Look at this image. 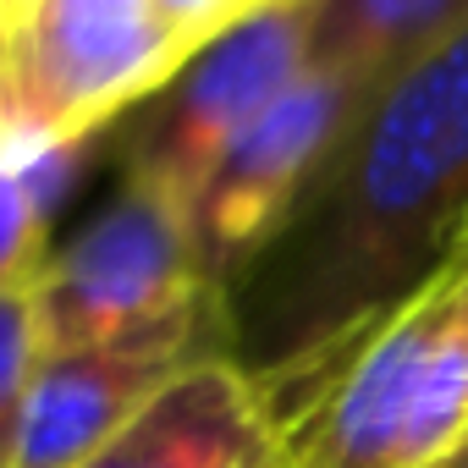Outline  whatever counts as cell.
Masks as SVG:
<instances>
[{
  "mask_svg": "<svg viewBox=\"0 0 468 468\" xmlns=\"http://www.w3.org/2000/svg\"><path fill=\"white\" fill-rule=\"evenodd\" d=\"M72 154H50L39 165H0V287H34V276L50 260L45 226L50 204L72 171Z\"/></svg>",
  "mask_w": 468,
  "mask_h": 468,
  "instance_id": "cell-10",
  "label": "cell"
},
{
  "mask_svg": "<svg viewBox=\"0 0 468 468\" xmlns=\"http://www.w3.org/2000/svg\"><path fill=\"white\" fill-rule=\"evenodd\" d=\"M441 468H468V435H463V446H457V452H452V457H446Z\"/></svg>",
  "mask_w": 468,
  "mask_h": 468,
  "instance_id": "cell-14",
  "label": "cell"
},
{
  "mask_svg": "<svg viewBox=\"0 0 468 468\" xmlns=\"http://www.w3.org/2000/svg\"><path fill=\"white\" fill-rule=\"evenodd\" d=\"M468 254V28L369 94L287 220L220 287V353L265 408Z\"/></svg>",
  "mask_w": 468,
  "mask_h": 468,
  "instance_id": "cell-1",
  "label": "cell"
},
{
  "mask_svg": "<svg viewBox=\"0 0 468 468\" xmlns=\"http://www.w3.org/2000/svg\"><path fill=\"white\" fill-rule=\"evenodd\" d=\"M287 468H441L468 435V314L452 276L271 402Z\"/></svg>",
  "mask_w": 468,
  "mask_h": 468,
  "instance_id": "cell-2",
  "label": "cell"
},
{
  "mask_svg": "<svg viewBox=\"0 0 468 468\" xmlns=\"http://www.w3.org/2000/svg\"><path fill=\"white\" fill-rule=\"evenodd\" d=\"M154 12L165 17V28L193 50H204L209 39L231 34L243 17H249V0H154Z\"/></svg>",
  "mask_w": 468,
  "mask_h": 468,
  "instance_id": "cell-12",
  "label": "cell"
},
{
  "mask_svg": "<svg viewBox=\"0 0 468 468\" xmlns=\"http://www.w3.org/2000/svg\"><path fill=\"white\" fill-rule=\"evenodd\" d=\"M220 298L204 276L187 209L154 182L122 176L116 198L34 276L39 347L72 353L154 331Z\"/></svg>",
  "mask_w": 468,
  "mask_h": 468,
  "instance_id": "cell-4",
  "label": "cell"
},
{
  "mask_svg": "<svg viewBox=\"0 0 468 468\" xmlns=\"http://www.w3.org/2000/svg\"><path fill=\"white\" fill-rule=\"evenodd\" d=\"M220 353V298L100 347L45 353L28 386L17 468H83L94 463L182 369Z\"/></svg>",
  "mask_w": 468,
  "mask_h": 468,
  "instance_id": "cell-7",
  "label": "cell"
},
{
  "mask_svg": "<svg viewBox=\"0 0 468 468\" xmlns=\"http://www.w3.org/2000/svg\"><path fill=\"white\" fill-rule=\"evenodd\" d=\"M364 105L369 89L303 67V78L204 176V187L187 204V220L215 292L287 220V209L298 204V193L309 187V176L325 165V154L358 122Z\"/></svg>",
  "mask_w": 468,
  "mask_h": 468,
  "instance_id": "cell-6",
  "label": "cell"
},
{
  "mask_svg": "<svg viewBox=\"0 0 468 468\" xmlns=\"http://www.w3.org/2000/svg\"><path fill=\"white\" fill-rule=\"evenodd\" d=\"M303 0L243 17L116 122L122 176L154 182L187 209L226 149L303 78Z\"/></svg>",
  "mask_w": 468,
  "mask_h": 468,
  "instance_id": "cell-5",
  "label": "cell"
},
{
  "mask_svg": "<svg viewBox=\"0 0 468 468\" xmlns=\"http://www.w3.org/2000/svg\"><path fill=\"white\" fill-rule=\"evenodd\" d=\"M83 468H287L260 386L226 358L182 369Z\"/></svg>",
  "mask_w": 468,
  "mask_h": 468,
  "instance_id": "cell-8",
  "label": "cell"
},
{
  "mask_svg": "<svg viewBox=\"0 0 468 468\" xmlns=\"http://www.w3.org/2000/svg\"><path fill=\"white\" fill-rule=\"evenodd\" d=\"M468 28V0H303L309 72L386 89Z\"/></svg>",
  "mask_w": 468,
  "mask_h": 468,
  "instance_id": "cell-9",
  "label": "cell"
},
{
  "mask_svg": "<svg viewBox=\"0 0 468 468\" xmlns=\"http://www.w3.org/2000/svg\"><path fill=\"white\" fill-rule=\"evenodd\" d=\"M182 61L187 45L154 0H34L0 78V165L83 149Z\"/></svg>",
  "mask_w": 468,
  "mask_h": 468,
  "instance_id": "cell-3",
  "label": "cell"
},
{
  "mask_svg": "<svg viewBox=\"0 0 468 468\" xmlns=\"http://www.w3.org/2000/svg\"><path fill=\"white\" fill-rule=\"evenodd\" d=\"M39 358L45 347H39L34 287H0V468H17V435Z\"/></svg>",
  "mask_w": 468,
  "mask_h": 468,
  "instance_id": "cell-11",
  "label": "cell"
},
{
  "mask_svg": "<svg viewBox=\"0 0 468 468\" xmlns=\"http://www.w3.org/2000/svg\"><path fill=\"white\" fill-rule=\"evenodd\" d=\"M452 287H457V303H463V314H468V260L452 271Z\"/></svg>",
  "mask_w": 468,
  "mask_h": 468,
  "instance_id": "cell-13",
  "label": "cell"
},
{
  "mask_svg": "<svg viewBox=\"0 0 468 468\" xmlns=\"http://www.w3.org/2000/svg\"><path fill=\"white\" fill-rule=\"evenodd\" d=\"M463 260H468V254H463Z\"/></svg>",
  "mask_w": 468,
  "mask_h": 468,
  "instance_id": "cell-15",
  "label": "cell"
}]
</instances>
